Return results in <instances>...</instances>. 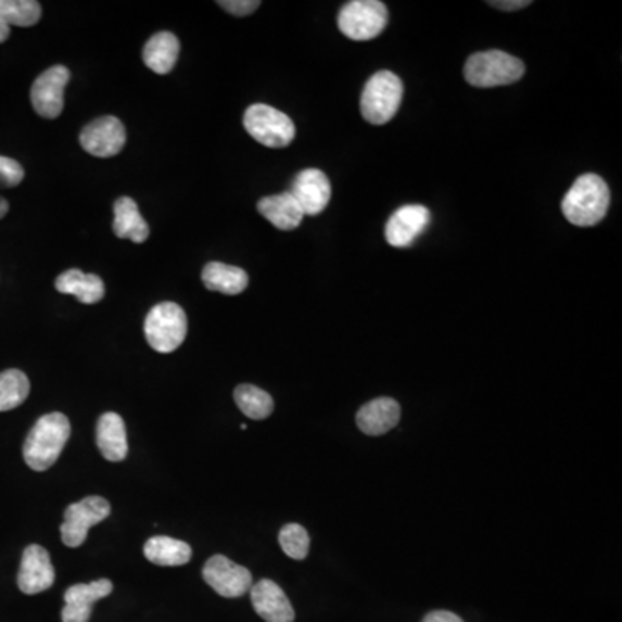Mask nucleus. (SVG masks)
Masks as SVG:
<instances>
[{
    "label": "nucleus",
    "mask_w": 622,
    "mask_h": 622,
    "mask_svg": "<svg viewBox=\"0 0 622 622\" xmlns=\"http://www.w3.org/2000/svg\"><path fill=\"white\" fill-rule=\"evenodd\" d=\"M244 128L265 148H288L296 137V127L292 124V119L268 104H253L247 107L244 113Z\"/></svg>",
    "instance_id": "nucleus-7"
},
{
    "label": "nucleus",
    "mask_w": 622,
    "mask_h": 622,
    "mask_svg": "<svg viewBox=\"0 0 622 622\" xmlns=\"http://www.w3.org/2000/svg\"><path fill=\"white\" fill-rule=\"evenodd\" d=\"M233 399L238 403L239 410L253 420L268 419L274 411V399L270 394L253 384L238 385Z\"/></svg>",
    "instance_id": "nucleus-25"
},
{
    "label": "nucleus",
    "mask_w": 622,
    "mask_h": 622,
    "mask_svg": "<svg viewBox=\"0 0 622 622\" xmlns=\"http://www.w3.org/2000/svg\"><path fill=\"white\" fill-rule=\"evenodd\" d=\"M180 54V42L169 31L153 35L142 49V60L157 75H168L175 68Z\"/></svg>",
    "instance_id": "nucleus-21"
},
{
    "label": "nucleus",
    "mask_w": 622,
    "mask_h": 622,
    "mask_svg": "<svg viewBox=\"0 0 622 622\" xmlns=\"http://www.w3.org/2000/svg\"><path fill=\"white\" fill-rule=\"evenodd\" d=\"M258 212L265 220L270 221L279 230L297 229L305 218V213L292 198L291 192L263 198L258 203Z\"/></svg>",
    "instance_id": "nucleus-18"
},
{
    "label": "nucleus",
    "mask_w": 622,
    "mask_h": 622,
    "mask_svg": "<svg viewBox=\"0 0 622 622\" xmlns=\"http://www.w3.org/2000/svg\"><path fill=\"white\" fill-rule=\"evenodd\" d=\"M279 543L288 557L305 560L309 551V534L301 524H288L280 530Z\"/></svg>",
    "instance_id": "nucleus-28"
},
{
    "label": "nucleus",
    "mask_w": 622,
    "mask_h": 622,
    "mask_svg": "<svg viewBox=\"0 0 622 622\" xmlns=\"http://www.w3.org/2000/svg\"><path fill=\"white\" fill-rule=\"evenodd\" d=\"M42 16V5L37 0H0V23L8 26L37 25Z\"/></svg>",
    "instance_id": "nucleus-27"
},
{
    "label": "nucleus",
    "mask_w": 622,
    "mask_h": 622,
    "mask_svg": "<svg viewBox=\"0 0 622 622\" xmlns=\"http://www.w3.org/2000/svg\"><path fill=\"white\" fill-rule=\"evenodd\" d=\"M492 8L502 9V11H519V9L531 5L530 0H493L487 2Z\"/></svg>",
    "instance_id": "nucleus-31"
},
{
    "label": "nucleus",
    "mask_w": 622,
    "mask_h": 622,
    "mask_svg": "<svg viewBox=\"0 0 622 622\" xmlns=\"http://www.w3.org/2000/svg\"><path fill=\"white\" fill-rule=\"evenodd\" d=\"M289 192L303 213L309 216L320 215L329 206L332 195L329 178L317 168L303 169L297 174Z\"/></svg>",
    "instance_id": "nucleus-13"
},
{
    "label": "nucleus",
    "mask_w": 622,
    "mask_h": 622,
    "mask_svg": "<svg viewBox=\"0 0 622 622\" xmlns=\"http://www.w3.org/2000/svg\"><path fill=\"white\" fill-rule=\"evenodd\" d=\"M203 577L220 597L225 598L242 597L253 586L251 572L224 555H215L204 563Z\"/></svg>",
    "instance_id": "nucleus-11"
},
{
    "label": "nucleus",
    "mask_w": 622,
    "mask_h": 622,
    "mask_svg": "<svg viewBox=\"0 0 622 622\" xmlns=\"http://www.w3.org/2000/svg\"><path fill=\"white\" fill-rule=\"evenodd\" d=\"M218 5L233 16H250L262 5V2L259 0H220Z\"/></svg>",
    "instance_id": "nucleus-30"
},
{
    "label": "nucleus",
    "mask_w": 622,
    "mask_h": 622,
    "mask_svg": "<svg viewBox=\"0 0 622 622\" xmlns=\"http://www.w3.org/2000/svg\"><path fill=\"white\" fill-rule=\"evenodd\" d=\"M111 593L113 583L110 580L69 586L64 593V609L61 612L63 622H89L93 604L101 598L110 597Z\"/></svg>",
    "instance_id": "nucleus-15"
},
{
    "label": "nucleus",
    "mask_w": 622,
    "mask_h": 622,
    "mask_svg": "<svg viewBox=\"0 0 622 622\" xmlns=\"http://www.w3.org/2000/svg\"><path fill=\"white\" fill-rule=\"evenodd\" d=\"M98 448L110 461H122L128 455L127 429L118 414L102 415L98 422Z\"/></svg>",
    "instance_id": "nucleus-19"
},
{
    "label": "nucleus",
    "mask_w": 622,
    "mask_h": 622,
    "mask_svg": "<svg viewBox=\"0 0 622 622\" xmlns=\"http://www.w3.org/2000/svg\"><path fill=\"white\" fill-rule=\"evenodd\" d=\"M25 178V169L13 157L0 156V189H13Z\"/></svg>",
    "instance_id": "nucleus-29"
},
{
    "label": "nucleus",
    "mask_w": 622,
    "mask_h": 622,
    "mask_svg": "<svg viewBox=\"0 0 622 622\" xmlns=\"http://www.w3.org/2000/svg\"><path fill=\"white\" fill-rule=\"evenodd\" d=\"M403 81L391 72H379L367 81L361 93V115L372 125H384L398 113Z\"/></svg>",
    "instance_id": "nucleus-4"
},
{
    "label": "nucleus",
    "mask_w": 622,
    "mask_h": 622,
    "mask_svg": "<svg viewBox=\"0 0 622 622\" xmlns=\"http://www.w3.org/2000/svg\"><path fill=\"white\" fill-rule=\"evenodd\" d=\"M55 289L61 294L77 297L84 305H96L104 297V282L96 274H84L78 268H72L55 279Z\"/></svg>",
    "instance_id": "nucleus-20"
},
{
    "label": "nucleus",
    "mask_w": 622,
    "mask_h": 622,
    "mask_svg": "<svg viewBox=\"0 0 622 622\" xmlns=\"http://www.w3.org/2000/svg\"><path fill=\"white\" fill-rule=\"evenodd\" d=\"M113 230L116 238L142 244L149 238V225L140 215L139 206L131 198H119L115 203V221Z\"/></svg>",
    "instance_id": "nucleus-23"
},
{
    "label": "nucleus",
    "mask_w": 622,
    "mask_h": 622,
    "mask_svg": "<svg viewBox=\"0 0 622 622\" xmlns=\"http://www.w3.org/2000/svg\"><path fill=\"white\" fill-rule=\"evenodd\" d=\"M431 224V212L422 204H407L391 215L385 225V241L393 247H408Z\"/></svg>",
    "instance_id": "nucleus-12"
},
{
    "label": "nucleus",
    "mask_w": 622,
    "mask_h": 622,
    "mask_svg": "<svg viewBox=\"0 0 622 622\" xmlns=\"http://www.w3.org/2000/svg\"><path fill=\"white\" fill-rule=\"evenodd\" d=\"M610 191L604 178L584 174L572 183L562 201L563 216L576 227H593L606 218Z\"/></svg>",
    "instance_id": "nucleus-2"
},
{
    "label": "nucleus",
    "mask_w": 622,
    "mask_h": 622,
    "mask_svg": "<svg viewBox=\"0 0 622 622\" xmlns=\"http://www.w3.org/2000/svg\"><path fill=\"white\" fill-rule=\"evenodd\" d=\"M9 35H11V26L0 23V43L5 42L9 39Z\"/></svg>",
    "instance_id": "nucleus-33"
},
{
    "label": "nucleus",
    "mask_w": 622,
    "mask_h": 622,
    "mask_svg": "<svg viewBox=\"0 0 622 622\" xmlns=\"http://www.w3.org/2000/svg\"><path fill=\"white\" fill-rule=\"evenodd\" d=\"M145 339L157 353H174L187 335V315L182 306L165 301L154 306L145 317Z\"/></svg>",
    "instance_id": "nucleus-5"
},
{
    "label": "nucleus",
    "mask_w": 622,
    "mask_h": 622,
    "mask_svg": "<svg viewBox=\"0 0 622 622\" xmlns=\"http://www.w3.org/2000/svg\"><path fill=\"white\" fill-rule=\"evenodd\" d=\"M80 144L92 156L113 157L124 151L127 130L115 116H102L81 130Z\"/></svg>",
    "instance_id": "nucleus-10"
},
{
    "label": "nucleus",
    "mask_w": 622,
    "mask_h": 622,
    "mask_svg": "<svg viewBox=\"0 0 622 622\" xmlns=\"http://www.w3.org/2000/svg\"><path fill=\"white\" fill-rule=\"evenodd\" d=\"M203 282L210 291L221 292L227 296H238L246 291L250 277L246 271L239 267H232L227 263H207L203 270Z\"/></svg>",
    "instance_id": "nucleus-22"
},
{
    "label": "nucleus",
    "mask_w": 622,
    "mask_h": 622,
    "mask_svg": "<svg viewBox=\"0 0 622 622\" xmlns=\"http://www.w3.org/2000/svg\"><path fill=\"white\" fill-rule=\"evenodd\" d=\"M145 559L156 566L177 568L186 566L192 557V548L186 542L168 538V536H154L144 545Z\"/></svg>",
    "instance_id": "nucleus-24"
},
{
    "label": "nucleus",
    "mask_w": 622,
    "mask_h": 622,
    "mask_svg": "<svg viewBox=\"0 0 622 622\" xmlns=\"http://www.w3.org/2000/svg\"><path fill=\"white\" fill-rule=\"evenodd\" d=\"M390 22L388 8L379 0H352L339 11L338 26L347 39L364 42L376 39Z\"/></svg>",
    "instance_id": "nucleus-6"
},
{
    "label": "nucleus",
    "mask_w": 622,
    "mask_h": 622,
    "mask_svg": "<svg viewBox=\"0 0 622 622\" xmlns=\"http://www.w3.org/2000/svg\"><path fill=\"white\" fill-rule=\"evenodd\" d=\"M402 417L399 403L393 398H377L367 403L356 415V423L367 436H382L396 428Z\"/></svg>",
    "instance_id": "nucleus-17"
},
{
    "label": "nucleus",
    "mask_w": 622,
    "mask_h": 622,
    "mask_svg": "<svg viewBox=\"0 0 622 622\" xmlns=\"http://www.w3.org/2000/svg\"><path fill=\"white\" fill-rule=\"evenodd\" d=\"M8 212H9L8 201H5L4 198H0V220H2V218H4L5 215H8Z\"/></svg>",
    "instance_id": "nucleus-34"
},
{
    "label": "nucleus",
    "mask_w": 622,
    "mask_h": 622,
    "mask_svg": "<svg viewBox=\"0 0 622 622\" xmlns=\"http://www.w3.org/2000/svg\"><path fill=\"white\" fill-rule=\"evenodd\" d=\"M111 513V505L101 496H87L78 504H72L64 512V522L61 525V540L69 548L84 545L89 536L90 528L99 522L106 521Z\"/></svg>",
    "instance_id": "nucleus-8"
},
{
    "label": "nucleus",
    "mask_w": 622,
    "mask_h": 622,
    "mask_svg": "<svg viewBox=\"0 0 622 622\" xmlns=\"http://www.w3.org/2000/svg\"><path fill=\"white\" fill-rule=\"evenodd\" d=\"M72 72L63 64L52 66L31 85V106L42 118L54 119L63 113L64 90L69 84Z\"/></svg>",
    "instance_id": "nucleus-9"
},
{
    "label": "nucleus",
    "mask_w": 622,
    "mask_h": 622,
    "mask_svg": "<svg viewBox=\"0 0 622 622\" xmlns=\"http://www.w3.org/2000/svg\"><path fill=\"white\" fill-rule=\"evenodd\" d=\"M30 381L25 372L17 369L0 373V411L14 410L28 398Z\"/></svg>",
    "instance_id": "nucleus-26"
},
{
    "label": "nucleus",
    "mask_w": 622,
    "mask_h": 622,
    "mask_svg": "<svg viewBox=\"0 0 622 622\" xmlns=\"http://www.w3.org/2000/svg\"><path fill=\"white\" fill-rule=\"evenodd\" d=\"M422 622H464L454 612L448 610H434L431 614L426 615Z\"/></svg>",
    "instance_id": "nucleus-32"
},
{
    "label": "nucleus",
    "mask_w": 622,
    "mask_h": 622,
    "mask_svg": "<svg viewBox=\"0 0 622 622\" xmlns=\"http://www.w3.org/2000/svg\"><path fill=\"white\" fill-rule=\"evenodd\" d=\"M69 434H72V426L66 415L54 411V414L40 417L23 446L26 466L37 472L51 469L63 454Z\"/></svg>",
    "instance_id": "nucleus-1"
},
{
    "label": "nucleus",
    "mask_w": 622,
    "mask_h": 622,
    "mask_svg": "<svg viewBox=\"0 0 622 622\" xmlns=\"http://www.w3.org/2000/svg\"><path fill=\"white\" fill-rule=\"evenodd\" d=\"M525 66L521 60L504 51H484L470 55L464 68V77L479 89H492L499 85L516 84L524 77Z\"/></svg>",
    "instance_id": "nucleus-3"
},
{
    "label": "nucleus",
    "mask_w": 622,
    "mask_h": 622,
    "mask_svg": "<svg viewBox=\"0 0 622 622\" xmlns=\"http://www.w3.org/2000/svg\"><path fill=\"white\" fill-rule=\"evenodd\" d=\"M55 581L51 555L40 545L26 546L22 568L17 572V586L25 595H37L51 588Z\"/></svg>",
    "instance_id": "nucleus-14"
},
{
    "label": "nucleus",
    "mask_w": 622,
    "mask_h": 622,
    "mask_svg": "<svg viewBox=\"0 0 622 622\" xmlns=\"http://www.w3.org/2000/svg\"><path fill=\"white\" fill-rule=\"evenodd\" d=\"M251 604L256 614L267 622H294V609L284 589L270 580H262L251 586Z\"/></svg>",
    "instance_id": "nucleus-16"
}]
</instances>
